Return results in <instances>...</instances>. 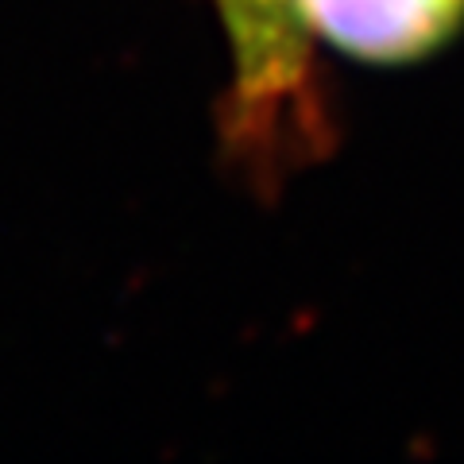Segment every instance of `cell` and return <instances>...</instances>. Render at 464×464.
Instances as JSON below:
<instances>
[{"label":"cell","instance_id":"1","mask_svg":"<svg viewBox=\"0 0 464 464\" xmlns=\"http://www.w3.org/2000/svg\"><path fill=\"white\" fill-rule=\"evenodd\" d=\"M237 101L248 132H271L306 101V43L298 0H217Z\"/></svg>","mask_w":464,"mask_h":464},{"label":"cell","instance_id":"2","mask_svg":"<svg viewBox=\"0 0 464 464\" xmlns=\"http://www.w3.org/2000/svg\"><path fill=\"white\" fill-rule=\"evenodd\" d=\"M302 24L360 63H411L441 47L464 20V0H298Z\"/></svg>","mask_w":464,"mask_h":464}]
</instances>
